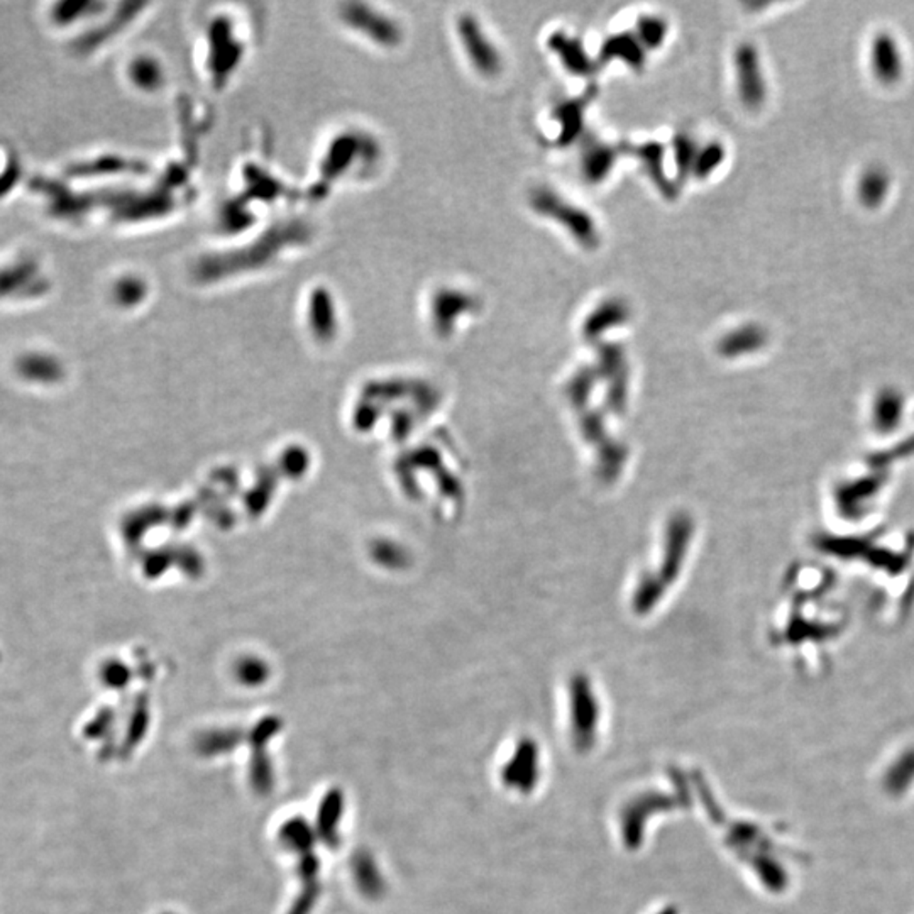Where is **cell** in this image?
<instances>
[{"mask_svg":"<svg viewBox=\"0 0 914 914\" xmlns=\"http://www.w3.org/2000/svg\"><path fill=\"white\" fill-rule=\"evenodd\" d=\"M532 207L539 214L549 215L560 226L566 227L574 238L586 248H594L598 244V231L593 219L581 209L560 199L558 193L547 189H539L532 195Z\"/></svg>","mask_w":914,"mask_h":914,"instance_id":"obj_1","label":"cell"},{"mask_svg":"<svg viewBox=\"0 0 914 914\" xmlns=\"http://www.w3.org/2000/svg\"><path fill=\"white\" fill-rule=\"evenodd\" d=\"M459 35L463 39L464 48L473 61L476 70L487 77H493L501 70V58L498 49L495 48L485 35V31L476 23L475 17L466 15L459 23Z\"/></svg>","mask_w":914,"mask_h":914,"instance_id":"obj_2","label":"cell"},{"mask_svg":"<svg viewBox=\"0 0 914 914\" xmlns=\"http://www.w3.org/2000/svg\"><path fill=\"white\" fill-rule=\"evenodd\" d=\"M549 46L558 55L564 67L576 75H588L593 70V63L584 51L581 41L558 33L549 39Z\"/></svg>","mask_w":914,"mask_h":914,"instance_id":"obj_3","label":"cell"},{"mask_svg":"<svg viewBox=\"0 0 914 914\" xmlns=\"http://www.w3.org/2000/svg\"><path fill=\"white\" fill-rule=\"evenodd\" d=\"M643 45L639 41V37L630 36V35H615L608 37L601 48V56L605 60H620L630 65L632 68H641L645 63L643 56Z\"/></svg>","mask_w":914,"mask_h":914,"instance_id":"obj_4","label":"cell"},{"mask_svg":"<svg viewBox=\"0 0 914 914\" xmlns=\"http://www.w3.org/2000/svg\"><path fill=\"white\" fill-rule=\"evenodd\" d=\"M615 149L608 148L605 144L591 146L586 155H584V175L590 181H601L606 179V173L611 169L615 163Z\"/></svg>","mask_w":914,"mask_h":914,"instance_id":"obj_5","label":"cell"},{"mask_svg":"<svg viewBox=\"0 0 914 914\" xmlns=\"http://www.w3.org/2000/svg\"><path fill=\"white\" fill-rule=\"evenodd\" d=\"M627 317H629V307L625 305V302L617 300V298L606 300L593 310L591 317L586 321V329H590V331H601L603 329L605 331L608 329L606 323H610V322L620 323Z\"/></svg>","mask_w":914,"mask_h":914,"instance_id":"obj_6","label":"cell"},{"mask_svg":"<svg viewBox=\"0 0 914 914\" xmlns=\"http://www.w3.org/2000/svg\"><path fill=\"white\" fill-rule=\"evenodd\" d=\"M586 104L581 100H570L559 106L556 110V118L560 120V139L570 141L574 139L582 128V112Z\"/></svg>","mask_w":914,"mask_h":914,"instance_id":"obj_7","label":"cell"},{"mask_svg":"<svg viewBox=\"0 0 914 914\" xmlns=\"http://www.w3.org/2000/svg\"><path fill=\"white\" fill-rule=\"evenodd\" d=\"M637 155L641 158L642 163H645V168L649 171V175L655 180V183L661 185V189H664L669 195L673 191L669 190V180L664 175V148L661 144H645V146H641L637 149Z\"/></svg>","mask_w":914,"mask_h":914,"instance_id":"obj_8","label":"cell"},{"mask_svg":"<svg viewBox=\"0 0 914 914\" xmlns=\"http://www.w3.org/2000/svg\"><path fill=\"white\" fill-rule=\"evenodd\" d=\"M754 53L750 51H740L736 56V67H740V82H742V97L748 102H755L759 98L757 94V67L754 61Z\"/></svg>","mask_w":914,"mask_h":914,"instance_id":"obj_9","label":"cell"},{"mask_svg":"<svg viewBox=\"0 0 914 914\" xmlns=\"http://www.w3.org/2000/svg\"><path fill=\"white\" fill-rule=\"evenodd\" d=\"M667 35V26L661 17L643 15L639 19V41L643 46L659 48Z\"/></svg>","mask_w":914,"mask_h":914,"instance_id":"obj_10","label":"cell"},{"mask_svg":"<svg viewBox=\"0 0 914 914\" xmlns=\"http://www.w3.org/2000/svg\"><path fill=\"white\" fill-rule=\"evenodd\" d=\"M341 813V796L333 793L331 796L325 797V803L322 806V825L321 831L323 833V838L325 842L329 845H334L335 843V825H337V819H339V815Z\"/></svg>","mask_w":914,"mask_h":914,"instance_id":"obj_11","label":"cell"},{"mask_svg":"<svg viewBox=\"0 0 914 914\" xmlns=\"http://www.w3.org/2000/svg\"><path fill=\"white\" fill-rule=\"evenodd\" d=\"M698 151H700L698 146L689 138L688 134H679L676 144H674V156H676L677 169L681 173L693 171Z\"/></svg>","mask_w":914,"mask_h":914,"instance_id":"obj_12","label":"cell"},{"mask_svg":"<svg viewBox=\"0 0 914 914\" xmlns=\"http://www.w3.org/2000/svg\"><path fill=\"white\" fill-rule=\"evenodd\" d=\"M722 155H724V151H722V148H720V146H716V144H713V146L710 144V146L703 148V149L698 151L696 163H694L693 171H694L696 175H700L701 179H703L704 175H708L710 171H713L714 168L718 167V163H720V159H722Z\"/></svg>","mask_w":914,"mask_h":914,"instance_id":"obj_13","label":"cell"}]
</instances>
